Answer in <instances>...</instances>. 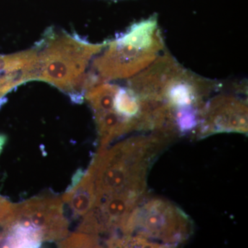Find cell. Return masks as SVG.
I'll return each mask as SVG.
<instances>
[{"label":"cell","mask_w":248,"mask_h":248,"mask_svg":"<svg viewBox=\"0 0 248 248\" xmlns=\"http://www.w3.org/2000/svg\"><path fill=\"white\" fill-rule=\"evenodd\" d=\"M143 201L120 229L124 247H177L189 239L192 221L180 208L163 199Z\"/></svg>","instance_id":"4"},{"label":"cell","mask_w":248,"mask_h":248,"mask_svg":"<svg viewBox=\"0 0 248 248\" xmlns=\"http://www.w3.org/2000/svg\"><path fill=\"white\" fill-rule=\"evenodd\" d=\"M60 245L68 248H96L99 246L97 236L82 232L72 235Z\"/></svg>","instance_id":"8"},{"label":"cell","mask_w":248,"mask_h":248,"mask_svg":"<svg viewBox=\"0 0 248 248\" xmlns=\"http://www.w3.org/2000/svg\"><path fill=\"white\" fill-rule=\"evenodd\" d=\"M169 140L154 133L99 151L89 168L94 176L97 200L123 192L145 195L148 170Z\"/></svg>","instance_id":"1"},{"label":"cell","mask_w":248,"mask_h":248,"mask_svg":"<svg viewBox=\"0 0 248 248\" xmlns=\"http://www.w3.org/2000/svg\"><path fill=\"white\" fill-rule=\"evenodd\" d=\"M221 133H248L246 100L229 94H219L206 102L195 135L201 139Z\"/></svg>","instance_id":"5"},{"label":"cell","mask_w":248,"mask_h":248,"mask_svg":"<svg viewBox=\"0 0 248 248\" xmlns=\"http://www.w3.org/2000/svg\"><path fill=\"white\" fill-rule=\"evenodd\" d=\"M105 45L106 42L93 45L78 36L49 29L35 46V79L46 81L82 100L86 87L85 73L90 62Z\"/></svg>","instance_id":"2"},{"label":"cell","mask_w":248,"mask_h":248,"mask_svg":"<svg viewBox=\"0 0 248 248\" xmlns=\"http://www.w3.org/2000/svg\"><path fill=\"white\" fill-rule=\"evenodd\" d=\"M13 217L27 220L40 232L44 241L66 237L68 222L63 213V202L58 198H34L15 205Z\"/></svg>","instance_id":"6"},{"label":"cell","mask_w":248,"mask_h":248,"mask_svg":"<svg viewBox=\"0 0 248 248\" xmlns=\"http://www.w3.org/2000/svg\"><path fill=\"white\" fill-rule=\"evenodd\" d=\"M96 200L94 176L89 169L63 197V202L68 204L76 217H84L89 213L94 206Z\"/></svg>","instance_id":"7"},{"label":"cell","mask_w":248,"mask_h":248,"mask_svg":"<svg viewBox=\"0 0 248 248\" xmlns=\"http://www.w3.org/2000/svg\"><path fill=\"white\" fill-rule=\"evenodd\" d=\"M164 48L156 18L134 24L124 35L106 42L94 60L97 81L133 78L159 58Z\"/></svg>","instance_id":"3"},{"label":"cell","mask_w":248,"mask_h":248,"mask_svg":"<svg viewBox=\"0 0 248 248\" xmlns=\"http://www.w3.org/2000/svg\"><path fill=\"white\" fill-rule=\"evenodd\" d=\"M15 205L0 196V224L2 225L14 212Z\"/></svg>","instance_id":"9"}]
</instances>
